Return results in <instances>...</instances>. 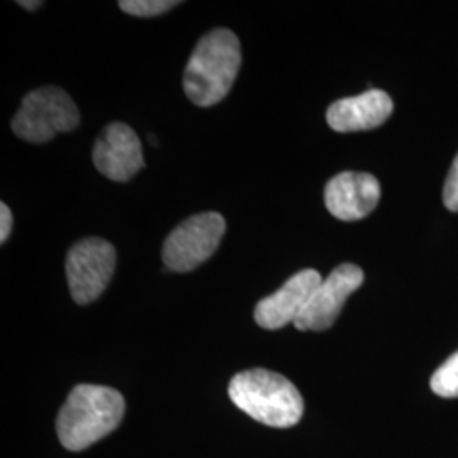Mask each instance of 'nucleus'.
<instances>
[{"mask_svg": "<svg viewBox=\"0 0 458 458\" xmlns=\"http://www.w3.org/2000/svg\"><path fill=\"white\" fill-rule=\"evenodd\" d=\"M124 411V397L115 389L81 384L70 393L58 414V438L72 452L85 450L113 433Z\"/></svg>", "mask_w": 458, "mask_h": 458, "instance_id": "f257e3e1", "label": "nucleus"}, {"mask_svg": "<svg viewBox=\"0 0 458 458\" xmlns=\"http://www.w3.org/2000/svg\"><path fill=\"white\" fill-rule=\"evenodd\" d=\"M242 66L240 39L229 30L206 34L185 66L183 90L199 107H209L226 98Z\"/></svg>", "mask_w": 458, "mask_h": 458, "instance_id": "f03ea898", "label": "nucleus"}, {"mask_svg": "<svg viewBox=\"0 0 458 458\" xmlns=\"http://www.w3.org/2000/svg\"><path fill=\"white\" fill-rule=\"evenodd\" d=\"M228 393L238 410L272 428L297 425L304 412V399L294 384L272 370L251 369L236 374Z\"/></svg>", "mask_w": 458, "mask_h": 458, "instance_id": "7ed1b4c3", "label": "nucleus"}, {"mask_svg": "<svg viewBox=\"0 0 458 458\" xmlns=\"http://www.w3.org/2000/svg\"><path fill=\"white\" fill-rule=\"evenodd\" d=\"M81 123L75 102L58 87L30 92L13 119V131L28 143H47L60 132L73 131Z\"/></svg>", "mask_w": 458, "mask_h": 458, "instance_id": "20e7f679", "label": "nucleus"}, {"mask_svg": "<svg viewBox=\"0 0 458 458\" xmlns=\"http://www.w3.org/2000/svg\"><path fill=\"white\" fill-rule=\"evenodd\" d=\"M226 233L219 213L196 214L174 229L164 246V262L174 272H191L208 262Z\"/></svg>", "mask_w": 458, "mask_h": 458, "instance_id": "39448f33", "label": "nucleus"}, {"mask_svg": "<svg viewBox=\"0 0 458 458\" xmlns=\"http://www.w3.org/2000/svg\"><path fill=\"white\" fill-rule=\"evenodd\" d=\"M115 248L102 238H85L70 248L66 257V278L72 299L85 306L106 291L114 276Z\"/></svg>", "mask_w": 458, "mask_h": 458, "instance_id": "423d86ee", "label": "nucleus"}, {"mask_svg": "<svg viewBox=\"0 0 458 458\" xmlns=\"http://www.w3.org/2000/svg\"><path fill=\"white\" fill-rule=\"evenodd\" d=\"M363 278V270L353 263L336 267L318 285L294 327L301 331H325L333 327L348 297L360 289Z\"/></svg>", "mask_w": 458, "mask_h": 458, "instance_id": "0eeeda50", "label": "nucleus"}, {"mask_svg": "<svg viewBox=\"0 0 458 458\" xmlns=\"http://www.w3.org/2000/svg\"><path fill=\"white\" fill-rule=\"evenodd\" d=\"M92 158L98 172L114 182H128L145 166L138 134L123 123H113L102 131Z\"/></svg>", "mask_w": 458, "mask_h": 458, "instance_id": "6e6552de", "label": "nucleus"}, {"mask_svg": "<svg viewBox=\"0 0 458 458\" xmlns=\"http://www.w3.org/2000/svg\"><path fill=\"white\" fill-rule=\"evenodd\" d=\"M323 282L318 270L306 268L289 278L277 293L262 299L255 308V321L265 329H278L295 323L311 295Z\"/></svg>", "mask_w": 458, "mask_h": 458, "instance_id": "1a4fd4ad", "label": "nucleus"}, {"mask_svg": "<svg viewBox=\"0 0 458 458\" xmlns=\"http://www.w3.org/2000/svg\"><path fill=\"white\" fill-rule=\"evenodd\" d=\"M380 199V183L363 172H344L327 182L325 204L342 221H359L372 213Z\"/></svg>", "mask_w": 458, "mask_h": 458, "instance_id": "9d476101", "label": "nucleus"}, {"mask_svg": "<svg viewBox=\"0 0 458 458\" xmlns=\"http://www.w3.org/2000/svg\"><path fill=\"white\" fill-rule=\"evenodd\" d=\"M393 98L378 89L355 98H340L327 109V124L338 132L369 131L382 126L393 114Z\"/></svg>", "mask_w": 458, "mask_h": 458, "instance_id": "9b49d317", "label": "nucleus"}, {"mask_svg": "<svg viewBox=\"0 0 458 458\" xmlns=\"http://www.w3.org/2000/svg\"><path fill=\"white\" fill-rule=\"evenodd\" d=\"M431 389L440 397H458V352L433 374Z\"/></svg>", "mask_w": 458, "mask_h": 458, "instance_id": "f8f14e48", "label": "nucleus"}, {"mask_svg": "<svg viewBox=\"0 0 458 458\" xmlns=\"http://www.w3.org/2000/svg\"><path fill=\"white\" fill-rule=\"evenodd\" d=\"M181 2H170V0H121L119 7L131 16L153 17L168 13Z\"/></svg>", "mask_w": 458, "mask_h": 458, "instance_id": "ddd939ff", "label": "nucleus"}, {"mask_svg": "<svg viewBox=\"0 0 458 458\" xmlns=\"http://www.w3.org/2000/svg\"><path fill=\"white\" fill-rule=\"evenodd\" d=\"M443 202L448 208V211L458 213V155L455 157L452 168L448 172L446 182H445Z\"/></svg>", "mask_w": 458, "mask_h": 458, "instance_id": "4468645a", "label": "nucleus"}, {"mask_svg": "<svg viewBox=\"0 0 458 458\" xmlns=\"http://www.w3.org/2000/svg\"><path fill=\"white\" fill-rule=\"evenodd\" d=\"M13 231V213L5 202L0 204V243H5Z\"/></svg>", "mask_w": 458, "mask_h": 458, "instance_id": "2eb2a0df", "label": "nucleus"}, {"mask_svg": "<svg viewBox=\"0 0 458 458\" xmlns=\"http://www.w3.org/2000/svg\"><path fill=\"white\" fill-rule=\"evenodd\" d=\"M19 5L24 7V9H28V11H34V9L41 7L43 4H41V2H26V0H22V2H19Z\"/></svg>", "mask_w": 458, "mask_h": 458, "instance_id": "dca6fc26", "label": "nucleus"}]
</instances>
